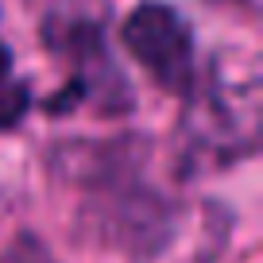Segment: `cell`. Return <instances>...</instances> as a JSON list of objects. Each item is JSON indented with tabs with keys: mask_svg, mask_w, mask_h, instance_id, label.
I'll return each mask as SVG.
<instances>
[{
	"mask_svg": "<svg viewBox=\"0 0 263 263\" xmlns=\"http://www.w3.org/2000/svg\"><path fill=\"white\" fill-rule=\"evenodd\" d=\"M255 128H259V93L252 74L236 78L217 70L190 105V132L197 151H221V159H229L255 143Z\"/></svg>",
	"mask_w": 263,
	"mask_h": 263,
	"instance_id": "6da1fadb",
	"label": "cell"
},
{
	"mask_svg": "<svg viewBox=\"0 0 263 263\" xmlns=\"http://www.w3.org/2000/svg\"><path fill=\"white\" fill-rule=\"evenodd\" d=\"M124 47L166 89L194 85V39L178 12L166 4H140L124 24Z\"/></svg>",
	"mask_w": 263,
	"mask_h": 263,
	"instance_id": "7a4b0ae2",
	"label": "cell"
},
{
	"mask_svg": "<svg viewBox=\"0 0 263 263\" xmlns=\"http://www.w3.org/2000/svg\"><path fill=\"white\" fill-rule=\"evenodd\" d=\"M27 101H31L27 97V85L12 74L8 54L0 50V128H16L27 112Z\"/></svg>",
	"mask_w": 263,
	"mask_h": 263,
	"instance_id": "3957f363",
	"label": "cell"
}]
</instances>
